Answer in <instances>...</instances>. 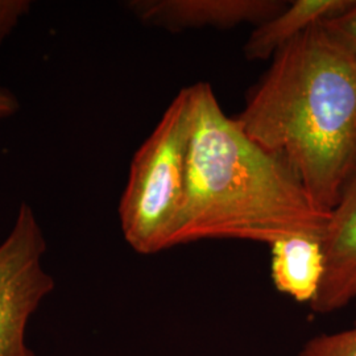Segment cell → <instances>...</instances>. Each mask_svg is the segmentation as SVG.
Listing matches in <instances>:
<instances>
[{
    "instance_id": "obj_1",
    "label": "cell",
    "mask_w": 356,
    "mask_h": 356,
    "mask_svg": "<svg viewBox=\"0 0 356 356\" xmlns=\"http://www.w3.org/2000/svg\"><path fill=\"white\" fill-rule=\"evenodd\" d=\"M191 90L185 189L170 248L204 239L272 244L298 234L323 236L330 213L316 206L292 168L225 114L210 83Z\"/></svg>"
},
{
    "instance_id": "obj_2",
    "label": "cell",
    "mask_w": 356,
    "mask_h": 356,
    "mask_svg": "<svg viewBox=\"0 0 356 356\" xmlns=\"http://www.w3.org/2000/svg\"><path fill=\"white\" fill-rule=\"evenodd\" d=\"M236 122L331 213L356 170V64L312 26L277 51Z\"/></svg>"
},
{
    "instance_id": "obj_3",
    "label": "cell",
    "mask_w": 356,
    "mask_h": 356,
    "mask_svg": "<svg viewBox=\"0 0 356 356\" xmlns=\"http://www.w3.org/2000/svg\"><path fill=\"white\" fill-rule=\"evenodd\" d=\"M191 135V90L178 91L136 151L119 204L124 239L139 254L170 248L184 197Z\"/></svg>"
},
{
    "instance_id": "obj_4",
    "label": "cell",
    "mask_w": 356,
    "mask_h": 356,
    "mask_svg": "<svg viewBox=\"0 0 356 356\" xmlns=\"http://www.w3.org/2000/svg\"><path fill=\"white\" fill-rule=\"evenodd\" d=\"M45 248L32 207L22 204L13 231L0 244V356H35L26 348L24 332L54 285L41 266Z\"/></svg>"
},
{
    "instance_id": "obj_5",
    "label": "cell",
    "mask_w": 356,
    "mask_h": 356,
    "mask_svg": "<svg viewBox=\"0 0 356 356\" xmlns=\"http://www.w3.org/2000/svg\"><path fill=\"white\" fill-rule=\"evenodd\" d=\"M286 6L282 0H134L127 8L149 26L179 32L185 29H231L259 26Z\"/></svg>"
},
{
    "instance_id": "obj_6",
    "label": "cell",
    "mask_w": 356,
    "mask_h": 356,
    "mask_svg": "<svg viewBox=\"0 0 356 356\" xmlns=\"http://www.w3.org/2000/svg\"><path fill=\"white\" fill-rule=\"evenodd\" d=\"M325 273L310 309L332 314L356 300V170L331 210L323 234Z\"/></svg>"
},
{
    "instance_id": "obj_7",
    "label": "cell",
    "mask_w": 356,
    "mask_h": 356,
    "mask_svg": "<svg viewBox=\"0 0 356 356\" xmlns=\"http://www.w3.org/2000/svg\"><path fill=\"white\" fill-rule=\"evenodd\" d=\"M270 247V276L276 289L300 304H312L325 273L323 236L298 234Z\"/></svg>"
},
{
    "instance_id": "obj_8",
    "label": "cell",
    "mask_w": 356,
    "mask_h": 356,
    "mask_svg": "<svg viewBox=\"0 0 356 356\" xmlns=\"http://www.w3.org/2000/svg\"><path fill=\"white\" fill-rule=\"evenodd\" d=\"M355 0H294L280 13L254 26L244 45L247 60H269L312 26L343 13Z\"/></svg>"
},
{
    "instance_id": "obj_9",
    "label": "cell",
    "mask_w": 356,
    "mask_h": 356,
    "mask_svg": "<svg viewBox=\"0 0 356 356\" xmlns=\"http://www.w3.org/2000/svg\"><path fill=\"white\" fill-rule=\"evenodd\" d=\"M298 356H356V321L350 329L313 337Z\"/></svg>"
},
{
    "instance_id": "obj_10",
    "label": "cell",
    "mask_w": 356,
    "mask_h": 356,
    "mask_svg": "<svg viewBox=\"0 0 356 356\" xmlns=\"http://www.w3.org/2000/svg\"><path fill=\"white\" fill-rule=\"evenodd\" d=\"M321 24L356 64V0L346 11L332 16Z\"/></svg>"
},
{
    "instance_id": "obj_11",
    "label": "cell",
    "mask_w": 356,
    "mask_h": 356,
    "mask_svg": "<svg viewBox=\"0 0 356 356\" xmlns=\"http://www.w3.org/2000/svg\"><path fill=\"white\" fill-rule=\"evenodd\" d=\"M31 7L29 1L24 0H0V44L7 38L13 28L17 24L19 19L28 13Z\"/></svg>"
},
{
    "instance_id": "obj_12",
    "label": "cell",
    "mask_w": 356,
    "mask_h": 356,
    "mask_svg": "<svg viewBox=\"0 0 356 356\" xmlns=\"http://www.w3.org/2000/svg\"><path fill=\"white\" fill-rule=\"evenodd\" d=\"M19 110V102L10 90L0 88V119L8 118Z\"/></svg>"
}]
</instances>
